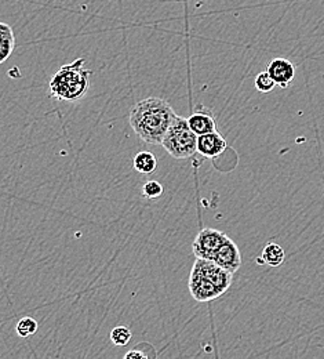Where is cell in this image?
I'll use <instances>...</instances> for the list:
<instances>
[{
  "mask_svg": "<svg viewBox=\"0 0 324 359\" xmlns=\"http://www.w3.org/2000/svg\"><path fill=\"white\" fill-rule=\"evenodd\" d=\"M176 112L169 101L149 97L137 102L130 111V126L139 138L148 144H162Z\"/></svg>",
  "mask_w": 324,
  "mask_h": 359,
  "instance_id": "6da1fadb",
  "label": "cell"
},
{
  "mask_svg": "<svg viewBox=\"0 0 324 359\" xmlns=\"http://www.w3.org/2000/svg\"><path fill=\"white\" fill-rule=\"evenodd\" d=\"M85 58L62 65L50 81V93L59 101L75 102L90 89V71L85 68Z\"/></svg>",
  "mask_w": 324,
  "mask_h": 359,
  "instance_id": "7a4b0ae2",
  "label": "cell"
},
{
  "mask_svg": "<svg viewBox=\"0 0 324 359\" xmlns=\"http://www.w3.org/2000/svg\"><path fill=\"white\" fill-rule=\"evenodd\" d=\"M160 145L173 158L188 159L197 152V135L189 128L188 119L176 115Z\"/></svg>",
  "mask_w": 324,
  "mask_h": 359,
  "instance_id": "3957f363",
  "label": "cell"
},
{
  "mask_svg": "<svg viewBox=\"0 0 324 359\" xmlns=\"http://www.w3.org/2000/svg\"><path fill=\"white\" fill-rule=\"evenodd\" d=\"M230 236L218 229L214 228H203L195 238L192 243L193 255L197 259H207L213 260L214 253L220 249V246L228 239Z\"/></svg>",
  "mask_w": 324,
  "mask_h": 359,
  "instance_id": "277c9868",
  "label": "cell"
},
{
  "mask_svg": "<svg viewBox=\"0 0 324 359\" xmlns=\"http://www.w3.org/2000/svg\"><path fill=\"white\" fill-rule=\"evenodd\" d=\"M188 285H189V292L192 297L199 303H209L223 296L220 290L214 286V283L196 267H193L190 271Z\"/></svg>",
  "mask_w": 324,
  "mask_h": 359,
  "instance_id": "5b68a950",
  "label": "cell"
},
{
  "mask_svg": "<svg viewBox=\"0 0 324 359\" xmlns=\"http://www.w3.org/2000/svg\"><path fill=\"white\" fill-rule=\"evenodd\" d=\"M193 267H196L204 276H207L214 283V286L220 290L221 294H224L231 287L233 273L225 269H223V267H220L213 260L197 259L196 257V262H195Z\"/></svg>",
  "mask_w": 324,
  "mask_h": 359,
  "instance_id": "8992f818",
  "label": "cell"
},
{
  "mask_svg": "<svg viewBox=\"0 0 324 359\" xmlns=\"http://www.w3.org/2000/svg\"><path fill=\"white\" fill-rule=\"evenodd\" d=\"M213 262L217 263L220 267L230 271L231 273L239 271L241 266V255L237 245L232 241L231 238H228L220 246V249L214 253Z\"/></svg>",
  "mask_w": 324,
  "mask_h": 359,
  "instance_id": "52a82bcc",
  "label": "cell"
},
{
  "mask_svg": "<svg viewBox=\"0 0 324 359\" xmlns=\"http://www.w3.org/2000/svg\"><path fill=\"white\" fill-rule=\"evenodd\" d=\"M267 72L274 79L276 86L287 89L295 78V67L286 58H274L267 65Z\"/></svg>",
  "mask_w": 324,
  "mask_h": 359,
  "instance_id": "ba28073f",
  "label": "cell"
},
{
  "mask_svg": "<svg viewBox=\"0 0 324 359\" xmlns=\"http://www.w3.org/2000/svg\"><path fill=\"white\" fill-rule=\"evenodd\" d=\"M227 140L218 132L197 135V154L204 158L214 159L227 149Z\"/></svg>",
  "mask_w": 324,
  "mask_h": 359,
  "instance_id": "9c48e42d",
  "label": "cell"
},
{
  "mask_svg": "<svg viewBox=\"0 0 324 359\" xmlns=\"http://www.w3.org/2000/svg\"><path fill=\"white\" fill-rule=\"evenodd\" d=\"M189 128L195 135H202L217 132V123L211 112L203 109H197L188 118Z\"/></svg>",
  "mask_w": 324,
  "mask_h": 359,
  "instance_id": "30bf717a",
  "label": "cell"
},
{
  "mask_svg": "<svg viewBox=\"0 0 324 359\" xmlns=\"http://www.w3.org/2000/svg\"><path fill=\"white\" fill-rule=\"evenodd\" d=\"M286 253L284 249L278 243H267V246L262 250L261 259H257V263L267 264L269 267H280L284 263Z\"/></svg>",
  "mask_w": 324,
  "mask_h": 359,
  "instance_id": "8fae6325",
  "label": "cell"
},
{
  "mask_svg": "<svg viewBox=\"0 0 324 359\" xmlns=\"http://www.w3.org/2000/svg\"><path fill=\"white\" fill-rule=\"evenodd\" d=\"M15 47V38L13 28L4 22H0V64L6 62Z\"/></svg>",
  "mask_w": 324,
  "mask_h": 359,
  "instance_id": "7c38bea8",
  "label": "cell"
},
{
  "mask_svg": "<svg viewBox=\"0 0 324 359\" xmlns=\"http://www.w3.org/2000/svg\"><path fill=\"white\" fill-rule=\"evenodd\" d=\"M133 166L141 175H152L157 168V159L152 152L142 151L134 156Z\"/></svg>",
  "mask_w": 324,
  "mask_h": 359,
  "instance_id": "4fadbf2b",
  "label": "cell"
},
{
  "mask_svg": "<svg viewBox=\"0 0 324 359\" xmlns=\"http://www.w3.org/2000/svg\"><path fill=\"white\" fill-rule=\"evenodd\" d=\"M109 337H111V341L115 346L125 347L132 340V330L127 326H116V327L112 329Z\"/></svg>",
  "mask_w": 324,
  "mask_h": 359,
  "instance_id": "5bb4252c",
  "label": "cell"
},
{
  "mask_svg": "<svg viewBox=\"0 0 324 359\" xmlns=\"http://www.w3.org/2000/svg\"><path fill=\"white\" fill-rule=\"evenodd\" d=\"M38 326L39 325H38V322L34 318L25 316V318L18 320L15 329H17V333H18L20 337L27 339V337H29V336H32V334H35L38 332Z\"/></svg>",
  "mask_w": 324,
  "mask_h": 359,
  "instance_id": "9a60e30c",
  "label": "cell"
},
{
  "mask_svg": "<svg viewBox=\"0 0 324 359\" xmlns=\"http://www.w3.org/2000/svg\"><path fill=\"white\" fill-rule=\"evenodd\" d=\"M254 86H255V89L258 90L260 93L268 94V93L274 91V89L276 88V83H275L274 79L269 76V74L265 71V72H261V74H258V75L255 76Z\"/></svg>",
  "mask_w": 324,
  "mask_h": 359,
  "instance_id": "2e32d148",
  "label": "cell"
},
{
  "mask_svg": "<svg viewBox=\"0 0 324 359\" xmlns=\"http://www.w3.org/2000/svg\"><path fill=\"white\" fill-rule=\"evenodd\" d=\"M142 195L148 199H156L163 195V185L159 181H148L142 187Z\"/></svg>",
  "mask_w": 324,
  "mask_h": 359,
  "instance_id": "e0dca14e",
  "label": "cell"
},
{
  "mask_svg": "<svg viewBox=\"0 0 324 359\" xmlns=\"http://www.w3.org/2000/svg\"><path fill=\"white\" fill-rule=\"evenodd\" d=\"M125 358L126 359H146L149 358V355L148 354H145L143 351H139V348L137 350H132V351H129L126 355H125Z\"/></svg>",
  "mask_w": 324,
  "mask_h": 359,
  "instance_id": "ac0fdd59",
  "label": "cell"
}]
</instances>
